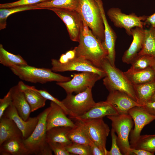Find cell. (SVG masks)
<instances>
[{"label":"cell","instance_id":"5bb4252c","mask_svg":"<svg viewBox=\"0 0 155 155\" xmlns=\"http://www.w3.org/2000/svg\"><path fill=\"white\" fill-rule=\"evenodd\" d=\"M96 0L100 9L104 23V39L103 43L108 52L106 58L113 66H115V44L117 35L107 21L102 1V0Z\"/></svg>","mask_w":155,"mask_h":155},{"label":"cell","instance_id":"83f0119b","mask_svg":"<svg viewBox=\"0 0 155 155\" xmlns=\"http://www.w3.org/2000/svg\"><path fill=\"white\" fill-rule=\"evenodd\" d=\"M138 55H147L155 58V27L145 29L142 47Z\"/></svg>","mask_w":155,"mask_h":155},{"label":"cell","instance_id":"4dcf8cb0","mask_svg":"<svg viewBox=\"0 0 155 155\" xmlns=\"http://www.w3.org/2000/svg\"><path fill=\"white\" fill-rule=\"evenodd\" d=\"M36 5L44 9L50 8H65L73 9L78 11L79 0H50Z\"/></svg>","mask_w":155,"mask_h":155},{"label":"cell","instance_id":"8fae6325","mask_svg":"<svg viewBox=\"0 0 155 155\" xmlns=\"http://www.w3.org/2000/svg\"><path fill=\"white\" fill-rule=\"evenodd\" d=\"M80 121L91 140L98 145L107 155L106 148L107 138L110 129L103 118Z\"/></svg>","mask_w":155,"mask_h":155},{"label":"cell","instance_id":"f6af8a7d","mask_svg":"<svg viewBox=\"0 0 155 155\" xmlns=\"http://www.w3.org/2000/svg\"><path fill=\"white\" fill-rule=\"evenodd\" d=\"M151 100L155 101V94H154V96H153Z\"/></svg>","mask_w":155,"mask_h":155},{"label":"cell","instance_id":"4316f807","mask_svg":"<svg viewBox=\"0 0 155 155\" xmlns=\"http://www.w3.org/2000/svg\"><path fill=\"white\" fill-rule=\"evenodd\" d=\"M75 125L70 129L68 137L72 143L89 145L91 141L81 121L76 120Z\"/></svg>","mask_w":155,"mask_h":155},{"label":"cell","instance_id":"d4e9b609","mask_svg":"<svg viewBox=\"0 0 155 155\" xmlns=\"http://www.w3.org/2000/svg\"><path fill=\"white\" fill-rule=\"evenodd\" d=\"M123 73L133 85L144 84L155 80V73L152 67L136 71L127 70Z\"/></svg>","mask_w":155,"mask_h":155},{"label":"cell","instance_id":"52a82bcc","mask_svg":"<svg viewBox=\"0 0 155 155\" xmlns=\"http://www.w3.org/2000/svg\"><path fill=\"white\" fill-rule=\"evenodd\" d=\"M92 88H88L84 91L74 95L67 94L62 103L73 115V119L85 114L92 108L96 102L92 97Z\"/></svg>","mask_w":155,"mask_h":155},{"label":"cell","instance_id":"d6a6232c","mask_svg":"<svg viewBox=\"0 0 155 155\" xmlns=\"http://www.w3.org/2000/svg\"><path fill=\"white\" fill-rule=\"evenodd\" d=\"M143 149L153 153L155 152V135H140L132 148Z\"/></svg>","mask_w":155,"mask_h":155},{"label":"cell","instance_id":"ba28073f","mask_svg":"<svg viewBox=\"0 0 155 155\" xmlns=\"http://www.w3.org/2000/svg\"><path fill=\"white\" fill-rule=\"evenodd\" d=\"M102 78L97 73L91 72H82L74 73L72 79L68 81L58 82L56 84L62 87L67 94L78 93L88 88H92L95 83Z\"/></svg>","mask_w":155,"mask_h":155},{"label":"cell","instance_id":"7c38bea8","mask_svg":"<svg viewBox=\"0 0 155 155\" xmlns=\"http://www.w3.org/2000/svg\"><path fill=\"white\" fill-rule=\"evenodd\" d=\"M51 69L55 72L67 71H88L97 73L102 78L106 75L102 68L95 67L88 60L81 58L75 57L65 63H61L55 59H51Z\"/></svg>","mask_w":155,"mask_h":155},{"label":"cell","instance_id":"ffe728a7","mask_svg":"<svg viewBox=\"0 0 155 155\" xmlns=\"http://www.w3.org/2000/svg\"><path fill=\"white\" fill-rule=\"evenodd\" d=\"M9 91L11 95L12 104L15 107L20 116L24 121H27L29 118L31 111L23 92L18 84L11 88Z\"/></svg>","mask_w":155,"mask_h":155},{"label":"cell","instance_id":"e0dca14e","mask_svg":"<svg viewBox=\"0 0 155 155\" xmlns=\"http://www.w3.org/2000/svg\"><path fill=\"white\" fill-rule=\"evenodd\" d=\"M50 110L46 117V130L57 127H74L75 125L63 109L59 105L51 101Z\"/></svg>","mask_w":155,"mask_h":155},{"label":"cell","instance_id":"74e56055","mask_svg":"<svg viewBox=\"0 0 155 155\" xmlns=\"http://www.w3.org/2000/svg\"><path fill=\"white\" fill-rule=\"evenodd\" d=\"M12 104V99L9 90L2 98L0 99V119L3 116L7 108Z\"/></svg>","mask_w":155,"mask_h":155},{"label":"cell","instance_id":"ee69618b","mask_svg":"<svg viewBox=\"0 0 155 155\" xmlns=\"http://www.w3.org/2000/svg\"><path fill=\"white\" fill-rule=\"evenodd\" d=\"M58 60L61 63H66L69 61L65 54H61Z\"/></svg>","mask_w":155,"mask_h":155},{"label":"cell","instance_id":"ab89813d","mask_svg":"<svg viewBox=\"0 0 155 155\" xmlns=\"http://www.w3.org/2000/svg\"><path fill=\"white\" fill-rule=\"evenodd\" d=\"M142 107L149 113L155 116V101H149Z\"/></svg>","mask_w":155,"mask_h":155},{"label":"cell","instance_id":"9c48e42d","mask_svg":"<svg viewBox=\"0 0 155 155\" xmlns=\"http://www.w3.org/2000/svg\"><path fill=\"white\" fill-rule=\"evenodd\" d=\"M108 18L116 27L124 28L126 33L131 36V30L134 27L144 28L146 16H137L134 13L126 14L119 8L112 7L107 12Z\"/></svg>","mask_w":155,"mask_h":155},{"label":"cell","instance_id":"9a60e30c","mask_svg":"<svg viewBox=\"0 0 155 155\" xmlns=\"http://www.w3.org/2000/svg\"><path fill=\"white\" fill-rule=\"evenodd\" d=\"M3 116L11 119L14 121L22 133L23 140L27 139L31 135L38 121V116L30 117L27 121H24L12 104L5 110Z\"/></svg>","mask_w":155,"mask_h":155},{"label":"cell","instance_id":"277c9868","mask_svg":"<svg viewBox=\"0 0 155 155\" xmlns=\"http://www.w3.org/2000/svg\"><path fill=\"white\" fill-rule=\"evenodd\" d=\"M101 68L106 75L103 79V84L109 92L115 90L123 92L137 102L133 85L123 72L113 66L106 58L103 61Z\"/></svg>","mask_w":155,"mask_h":155},{"label":"cell","instance_id":"1f68e13d","mask_svg":"<svg viewBox=\"0 0 155 155\" xmlns=\"http://www.w3.org/2000/svg\"><path fill=\"white\" fill-rule=\"evenodd\" d=\"M155 63V58L147 55H138L132 61L128 70L136 71L152 67Z\"/></svg>","mask_w":155,"mask_h":155},{"label":"cell","instance_id":"484cf974","mask_svg":"<svg viewBox=\"0 0 155 155\" xmlns=\"http://www.w3.org/2000/svg\"><path fill=\"white\" fill-rule=\"evenodd\" d=\"M133 86L137 101L142 106L151 101L155 94V80Z\"/></svg>","mask_w":155,"mask_h":155},{"label":"cell","instance_id":"8d00e7d4","mask_svg":"<svg viewBox=\"0 0 155 155\" xmlns=\"http://www.w3.org/2000/svg\"><path fill=\"white\" fill-rule=\"evenodd\" d=\"M52 151L55 155H71L67 150L65 146L57 142H51L48 143Z\"/></svg>","mask_w":155,"mask_h":155},{"label":"cell","instance_id":"60d3db41","mask_svg":"<svg viewBox=\"0 0 155 155\" xmlns=\"http://www.w3.org/2000/svg\"><path fill=\"white\" fill-rule=\"evenodd\" d=\"M144 26L148 25L151 27H155V12L149 16H146L144 22Z\"/></svg>","mask_w":155,"mask_h":155},{"label":"cell","instance_id":"5b68a950","mask_svg":"<svg viewBox=\"0 0 155 155\" xmlns=\"http://www.w3.org/2000/svg\"><path fill=\"white\" fill-rule=\"evenodd\" d=\"M78 12L94 36L103 42L104 27L97 0H79Z\"/></svg>","mask_w":155,"mask_h":155},{"label":"cell","instance_id":"d590c367","mask_svg":"<svg viewBox=\"0 0 155 155\" xmlns=\"http://www.w3.org/2000/svg\"><path fill=\"white\" fill-rule=\"evenodd\" d=\"M114 130L112 128L111 135L112 140L111 146L110 150L108 151L107 155H123L119 147L117 141V136Z\"/></svg>","mask_w":155,"mask_h":155},{"label":"cell","instance_id":"4fadbf2b","mask_svg":"<svg viewBox=\"0 0 155 155\" xmlns=\"http://www.w3.org/2000/svg\"><path fill=\"white\" fill-rule=\"evenodd\" d=\"M128 113L132 117L134 127L131 131L129 138L131 148L135 144L141 135V132L146 125L155 120V116L151 115L142 106H136L131 108Z\"/></svg>","mask_w":155,"mask_h":155},{"label":"cell","instance_id":"7402d4cb","mask_svg":"<svg viewBox=\"0 0 155 155\" xmlns=\"http://www.w3.org/2000/svg\"><path fill=\"white\" fill-rule=\"evenodd\" d=\"M0 155H28L29 151L23 142L22 137L8 139L0 145Z\"/></svg>","mask_w":155,"mask_h":155},{"label":"cell","instance_id":"3957f363","mask_svg":"<svg viewBox=\"0 0 155 155\" xmlns=\"http://www.w3.org/2000/svg\"><path fill=\"white\" fill-rule=\"evenodd\" d=\"M20 79L31 83L44 84L48 82H65L71 80L69 77L53 71L51 69L39 68L27 65L9 68Z\"/></svg>","mask_w":155,"mask_h":155},{"label":"cell","instance_id":"e575fe53","mask_svg":"<svg viewBox=\"0 0 155 155\" xmlns=\"http://www.w3.org/2000/svg\"><path fill=\"white\" fill-rule=\"evenodd\" d=\"M50 0H19L7 3L0 4V8H9L18 6L36 5Z\"/></svg>","mask_w":155,"mask_h":155},{"label":"cell","instance_id":"f546056e","mask_svg":"<svg viewBox=\"0 0 155 155\" xmlns=\"http://www.w3.org/2000/svg\"><path fill=\"white\" fill-rule=\"evenodd\" d=\"M44 9L36 4L18 6L9 8L0 9V30L6 28L7 17L11 14L17 12L30 10Z\"/></svg>","mask_w":155,"mask_h":155},{"label":"cell","instance_id":"d6986e66","mask_svg":"<svg viewBox=\"0 0 155 155\" xmlns=\"http://www.w3.org/2000/svg\"><path fill=\"white\" fill-rule=\"evenodd\" d=\"M145 30L144 28L137 27L132 29L131 36L133 39L129 47L123 56L122 61L123 63L131 64L138 55L142 47Z\"/></svg>","mask_w":155,"mask_h":155},{"label":"cell","instance_id":"6da1fadb","mask_svg":"<svg viewBox=\"0 0 155 155\" xmlns=\"http://www.w3.org/2000/svg\"><path fill=\"white\" fill-rule=\"evenodd\" d=\"M83 19V18H82ZM83 19L79 44L75 47L76 57L86 59L96 67L101 68L108 52L103 42L93 34Z\"/></svg>","mask_w":155,"mask_h":155},{"label":"cell","instance_id":"44dd1931","mask_svg":"<svg viewBox=\"0 0 155 155\" xmlns=\"http://www.w3.org/2000/svg\"><path fill=\"white\" fill-rule=\"evenodd\" d=\"M18 84L30 105L31 112L44 106L47 99L35 90L34 86L27 85L22 81Z\"/></svg>","mask_w":155,"mask_h":155},{"label":"cell","instance_id":"836d02e7","mask_svg":"<svg viewBox=\"0 0 155 155\" xmlns=\"http://www.w3.org/2000/svg\"><path fill=\"white\" fill-rule=\"evenodd\" d=\"M67 150L72 154L91 155L89 145L72 143L65 146Z\"/></svg>","mask_w":155,"mask_h":155},{"label":"cell","instance_id":"ac0fdd59","mask_svg":"<svg viewBox=\"0 0 155 155\" xmlns=\"http://www.w3.org/2000/svg\"><path fill=\"white\" fill-rule=\"evenodd\" d=\"M119 114L114 107L106 100L96 103L89 110L83 115L75 117V120L103 118L105 116Z\"/></svg>","mask_w":155,"mask_h":155},{"label":"cell","instance_id":"f1b7e54d","mask_svg":"<svg viewBox=\"0 0 155 155\" xmlns=\"http://www.w3.org/2000/svg\"><path fill=\"white\" fill-rule=\"evenodd\" d=\"M0 63L5 66L10 68L16 66L27 65L28 63L19 55H15L8 52L0 44Z\"/></svg>","mask_w":155,"mask_h":155},{"label":"cell","instance_id":"2e32d148","mask_svg":"<svg viewBox=\"0 0 155 155\" xmlns=\"http://www.w3.org/2000/svg\"><path fill=\"white\" fill-rule=\"evenodd\" d=\"M106 101L114 107L119 114H128L132 108L142 106L125 93L118 90L110 92Z\"/></svg>","mask_w":155,"mask_h":155},{"label":"cell","instance_id":"603a6c76","mask_svg":"<svg viewBox=\"0 0 155 155\" xmlns=\"http://www.w3.org/2000/svg\"><path fill=\"white\" fill-rule=\"evenodd\" d=\"M16 137L22 138L21 131L13 120L2 116L0 119V145L5 141Z\"/></svg>","mask_w":155,"mask_h":155},{"label":"cell","instance_id":"b9f144b4","mask_svg":"<svg viewBox=\"0 0 155 155\" xmlns=\"http://www.w3.org/2000/svg\"><path fill=\"white\" fill-rule=\"evenodd\" d=\"M130 150L131 154H134L136 155H153L154 154V153L142 149L131 148Z\"/></svg>","mask_w":155,"mask_h":155},{"label":"cell","instance_id":"7a4b0ae2","mask_svg":"<svg viewBox=\"0 0 155 155\" xmlns=\"http://www.w3.org/2000/svg\"><path fill=\"white\" fill-rule=\"evenodd\" d=\"M51 109L46 108L38 116V121L35 128L27 139L23 140L30 155H52V151L46 141V117Z\"/></svg>","mask_w":155,"mask_h":155},{"label":"cell","instance_id":"cb8c5ba5","mask_svg":"<svg viewBox=\"0 0 155 155\" xmlns=\"http://www.w3.org/2000/svg\"><path fill=\"white\" fill-rule=\"evenodd\" d=\"M71 127L61 126L53 127L46 131V141L60 143L65 146L72 143L69 139L68 134Z\"/></svg>","mask_w":155,"mask_h":155},{"label":"cell","instance_id":"30bf717a","mask_svg":"<svg viewBox=\"0 0 155 155\" xmlns=\"http://www.w3.org/2000/svg\"><path fill=\"white\" fill-rule=\"evenodd\" d=\"M54 12L65 24L70 39L79 42L83 19L80 13L73 9L50 8L46 9Z\"/></svg>","mask_w":155,"mask_h":155},{"label":"cell","instance_id":"f35d334b","mask_svg":"<svg viewBox=\"0 0 155 155\" xmlns=\"http://www.w3.org/2000/svg\"><path fill=\"white\" fill-rule=\"evenodd\" d=\"M89 146L91 155H106L104 151L95 143L91 141Z\"/></svg>","mask_w":155,"mask_h":155},{"label":"cell","instance_id":"bcb514c9","mask_svg":"<svg viewBox=\"0 0 155 155\" xmlns=\"http://www.w3.org/2000/svg\"><path fill=\"white\" fill-rule=\"evenodd\" d=\"M154 71V72H155V64L153 66V67H152Z\"/></svg>","mask_w":155,"mask_h":155},{"label":"cell","instance_id":"8992f818","mask_svg":"<svg viewBox=\"0 0 155 155\" xmlns=\"http://www.w3.org/2000/svg\"><path fill=\"white\" fill-rule=\"evenodd\" d=\"M106 117L111 121L112 128L117 134L118 144L123 154H131L129 138L134 125L132 117L128 113L118 114Z\"/></svg>","mask_w":155,"mask_h":155},{"label":"cell","instance_id":"7bdbcfd3","mask_svg":"<svg viewBox=\"0 0 155 155\" xmlns=\"http://www.w3.org/2000/svg\"><path fill=\"white\" fill-rule=\"evenodd\" d=\"M65 54L69 60L74 59L76 56V50L75 47L73 49L67 51Z\"/></svg>","mask_w":155,"mask_h":155}]
</instances>
